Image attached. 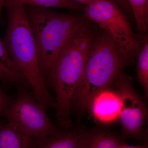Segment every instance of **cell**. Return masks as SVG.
Here are the masks:
<instances>
[{
	"instance_id": "4",
	"label": "cell",
	"mask_w": 148,
	"mask_h": 148,
	"mask_svg": "<svg viewBox=\"0 0 148 148\" xmlns=\"http://www.w3.org/2000/svg\"><path fill=\"white\" fill-rule=\"evenodd\" d=\"M24 6L36 41L40 71L45 82L67 40L86 21L81 16L59 13L47 8Z\"/></svg>"
},
{
	"instance_id": "12",
	"label": "cell",
	"mask_w": 148,
	"mask_h": 148,
	"mask_svg": "<svg viewBox=\"0 0 148 148\" xmlns=\"http://www.w3.org/2000/svg\"><path fill=\"white\" fill-rule=\"evenodd\" d=\"M18 4L45 8H59L73 10H80L82 5L73 0H5L4 6Z\"/></svg>"
},
{
	"instance_id": "8",
	"label": "cell",
	"mask_w": 148,
	"mask_h": 148,
	"mask_svg": "<svg viewBox=\"0 0 148 148\" xmlns=\"http://www.w3.org/2000/svg\"><path fill=\"white\" fill-rule=\"evenodd\" d=\"M90 108L99 121L109 123L119 117L121 100L118 92L106 88L98 93L91 102Z\"/></svg>"
},
{
	"instance_id": "10",
	"label": "cell",
	"mask_w": 148,
	"mask_h": 148,
	"mask_svg": "<svg viewBox=\"0 0 148 148\" xmlns=\"http://www.w3.org/2000/svg\"><path fill=\"white\" fill-rule=\"evenodd\" d=\"M0 81L10 84L19 89L31 88L23 74L12 61L3 40L0 37Z\"/></svg>"
},
{
	"instance_id": "11",
	"label": "cell",
	"mask_w": 148,
	"mask_h": 148,
	"mask_svg": "<svg viewBox=\"0 0 148 148\" xmlns=\"http://www.w3.org/2000/svg\"><path fill=\"white\" fill-rule=\"evenodd\" d=\"M40 138L30 137L8 123H0V148H36Z\"/></svg>"
},
{
	"instance_id": "17",
	"label": "cell",
	"mask_w": 148,
	"mask_h": 148,
	"mask_svg": "<svg viewBox=\"0 0 148 148\" xmlns=\"http://www.w3.org/2000/svg\"><path fill=\"white\" fill-rule=\"evenodd\" d=\"M120 8L125 12L132 11L131 7L127 0H113Z\"/></svg>"
},
{
	"instance_id": "5",
	"label": "cell",
	"mask_w": 148,
	"mask_h": 148,
	"mask_svg": "<svg viewBox=\"0 0 148 148\" xmlns=\"http://www.w3.org/2000/svg\"><path fill=\"white\" fill-rule=\"evenodd\" d=\"M84 16L112 37L128 63L141 49V43L126 16L113 0H96L84 8Z\"/></svg>"
},
{
	"instance_id": "18",
	"label": "cell",
	"mask_w": 148,
	"mask_h": 148,
	"mask_svg": "<svg viewBox=\"0 0 148 148\" xmlns=\"http://www.w3.org/2000/svg\"><path fill=\"white\" fill-rule=\"evenodd\" d=\"M81 4L84 5H88L91 3L94 2L96 0H73Z\"/></svg>"
},
{
	"instance_id": "16",
	"label": "cell",
	"mask_w": 148,
	"mask_h": 148,
	"mask_svg": "<svg viewBox=\"0 0 148 148\" xmlns=\"http://www.w3.org/2000/svg\"><path fill=\"white\" fill-rule=\"evenodd\" d=\"M13 100L0 89V115L10 106Z\"/></svg>"
},
{
	"instance_id": "14",
	"label": "cell",
	"mask_w": 148,
	"mask_h": 148,
	"mask_svg": "<svg viewBox=\"0 0 148 148\" xmlns=\"http://www.w3.org/2000/svg\"><path fill=\"white\" fill-rule=\"evenodd\" d=\"M143 46L138 53V78L144 88L146 96L148 94V38L147 35L141 38Z\"/></svg>"
},
{
	"instance_id": "20",
	"label": "cell",
	"mask_w": 148,
	"mask_h": 148,
	"mask_svg": "<svg viewBox=\"0 0 148 148\" xmlns=\"http://www.w3.org/2000/svg\"><path fill=\"white\" fill-rule=\"evenodd\" d=\"M5 0H0V23L2 20V9L3 7L4 6Z\"/></svg>"
},
{
	"instance_id": "7",
	"label": "cell",
	"mask_w": 148,
	"mask_h": 148,
	"mask_svg": "<svg viewBox=\"0 0 148 148\" xmlns=\"http://www.w3.org/2000/svg\"><path fill=\"white\" fill-rule=\"evenodd\" d=\"M116 83L121 100L119 118L125 137L141 139L147 114L145 103L134 90L131 79L121 73Z\"/></svg>"
},
{
	"instance_id": "3",
	"label": "cell",
	"mask_w": 148,
	"mask_h": 148,
	"mask_svg": "<svg viewBox=\"0 0 148 148\" xmlns=\"http://www.w3.org/2000/svg\"><path fill=\"white\" fill-rule=\"evenodd\" d=\"M128 62L108 33L95 35L86 57L82 78L73 97L72 106L82 112L90 108L95 95L110 88Z\"/></svg>"
},
{
	"instance_id": "1",
	"label": "cell",
	"mask_w": 148,
	"mask_h": 148,
	"mask_svg": "<svg viewBox=\"0 0 148 148\" xmlns=\"http://www.w3.org/2000/svg\"><path fill=\"white\" fill-rule=\"evenodd\" d=\"M92 27L86 22L69 37L59 52L45 82L56 94V117L60 127L72 126L70 119L73 97L85 66L89 47L95 36Z\"/></svg>"
},
{
	"instance_id": "9",
	"label": "cell",
	"mask_w": 148,
	"mask_h": 148,
	"mask_svg": "<svg viewBox=\"0 0 148 148\" xmlns=\"http://www.w3.org/2000/svg\"><path fill=\"white\" fill-rule=\"evenodd\" d=\"M90 133L83 130H58L40 138L36 148H85Z\"/></svg>"
},
{
	"instance_id": "6",
	"label": "cell",
	"mask_w": 148,
	"mask_h": 148,
	"mask_svg": "<svg viewBox=\"0 0 148 148\" xmlns=\"http://www.w3.org/2000/svg\"><path fill=\"white\" fill-rule=\"evenodd\" d=\"M33 93L19 89L16 98L2 114L8 122L30 137L45 138L58 129Z\"/></svg>"
},
{
	"instance_id": "13",
	"label": "cell",
	"mask_w": 148,
	"mask_h": 148,
	"mask_svg": "<svg viewBox=\"0 0 148 148\" xmlns=\"http://www.w3.org/2000/svg\"><path fill=\"white\" fill-rule=\"evenodd\" d=\"M135 17L140 36L147 35L148 29V0H127Z\"/></svg>"
},
{
	"instance_id": "2",
	"label": "cell",
	"mask_w": 148,
	"mask_h": 148,
	"mask_svg": "<svg viewBox=\"0 0 148 148\" xmlns=\"http://www.w3.org/2000/svg\"><path fill=\"white\" fill-rule=\"evenodd\" d=\"M8 26L4 42L12 61L26 77L35 99L45 110L55 107L56 100L47 89L39 66L36 41L25 6H4Z\"/></svg>"
},
{
	"instance_id": "15",
	"label": "cell",
	"mask_w": 148,
	"mask_h": 148,
	"mask_svg": "<svg viewBox=\"0 0 148 148\" xmlns=\"http://www.w3.org/2000/svg\"><path fill=\"white\" fill-rule=\"evenodd\" d=\"M123 144L115 136L104 132H90L85 148H120Z\"/></svg>"
},
{
	"instance_id": "19",
	"label": "cell",
	"mask_w": 148,
	"mask_h": 148,
	"mask_svg": "<svg viewBox=\"0 0 148 148\" xmlns=\"http://www.w3.org/2000/svg\"><path fill=\"white\" fill-rule=\"evenodd\" d=\"M120 148H148V147L147 145L130 146L123 144Z\"/></svg>"
}]
</instances>
